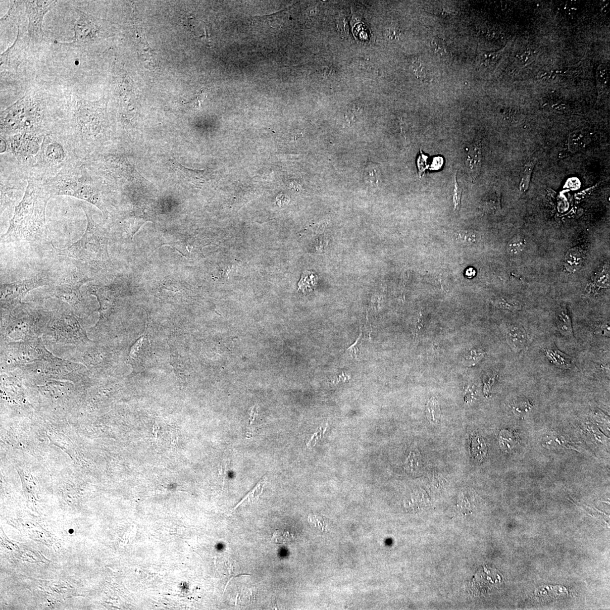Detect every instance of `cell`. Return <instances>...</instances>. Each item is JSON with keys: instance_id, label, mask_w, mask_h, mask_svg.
<instances>
[{"instance_id": "6da1fadb", "label": "cell", "mask_w": 610, "mask_h": 610, "mask_svg": "<svg viewBox=\"0 0 610 610\" xmlns=\"http://www.w3.org/2000/svg\"><path fill=\"white\" fill-rule=\"evenodd\" d=\"M52 197L44 184L28 180L22 201L16 207L3 242L21 241L36 243L47 242L49 232L46 222V208Z\"/></svg>"}, {"instance_id": "7a4b0ae2", "label": "cell", "mask_w": 610, "mask_h": 610, "mask_svg": "<svg viewBox=\"0 0 610 610\" xmlns=\"http://www.w3.org/2000/svg\"><path fill=\"white\" fill-rule=\"evenodd\" d=\"M46 98L39 92L28 93L2 112V136L23 133L41 135L47 121Z\"/></svg>"}, {"instance_id": "3957f363", "label": "cell", "mask_w": 610, "mask_h": 610, "mask_svg": "<svg viewBox=\"0 0 610 610\" xmlns=\"http://www.w3.org/2000/svg\"><path fill=\"white\" fill-rule=\"evenodd\" d=\"M2 313V342L39 338L45 333L54 313L42 307L22 302Z\"/></svg>"}, {"instance_id": "277c9868", "label": "cell", "mask_w": 610, "mask_h": 610, "mask_svg": "<svg viewBox=\"0 0 610 610\" xmlns=\"http://www.w3.org/2000/svg\"><path fill=\"white\" fill-rule=\"evenodd\" d=\"M51 196H69L93 205L104 216L108 214L101 189L86 171L76 165L65 167L44 184Z\"/></svg>"}, {"instance_id": "5b68a950", "label": "cell", "mask_w": 610, "mask_h": 610, "mask_svg": "<svg viewBox=\"0 0 610 610\" xmlns=\"http://www.w3.org/2000/svg\"><path fill=\"white\" fill-rule=\"evenodd\" d=\"M68 104L71 126L79 141L88 147L101 139L107 123L104 103L73 94Z\"/></svg>"}, {"instance_id": "8992f818", "label": "cell", "mask_w": 610, "mask_h": 610, "mask_svg": "<svg viewBox=\"0 0 610 610\" xmlns=\"http://www.w3.org/2000/svg\"><path fill=\"white\" fill-rule=\"evenodd\" d=\"M81 208L87 221L84 234L68 248L59 249L55 247L56 255L71 257L90 265L101 264L109 260L108 231L94 221L91 211L87 205L83 204Z\"/></svg>"}, {"instance_id": "52a82bcc", "label": "cell", "mask_w": 610, "mask_h": 610, "mask_svg": "<svg viewBox=\"0 0 610 610\" xmlns=\"http://www.w3.org/2000/svg\"><path fill=\"white\" fill-rule=\"evenodd\" d=\"M2 344V369L6 372L18 368L22 370L52 354L40 337Z\"/></svg>"}, {"instance_id": "ba28073f", "label": "cell", "mask_w": 610, "mask_h": 610, "mask_svg": "<svg viewBox=\"0 0 610 610\" xmlns=\"http://www.w3.org/2000/svg\"><path fill=\"white\" fill-rule=\"evenodd\" d=\"M57 342L83 346L90 342L82 324L73 310L60 311L54 314L47 328Z\"/></svg>"}, {"instance_id": "9c48e42d", "label": "cell", "mask_w": 610, "mask_h": 610, "mask_svg": "<svg viewBox=\"0 0 610 610\" xmlns=\"http://www.w3.org/2000/svg\"><path fill=\"white\" fill-rule=\"evenodd\" d=\"M91 280L89 276L78 271L61 275L54 279L51 285L52 296L68 303L74 312L79 314L84 308L81 287Z\"/></svg>"}, {"instance_id": "30bf717a", "label": "cell", "mask_w": 610, "mask_h": 610, "mask_svg": "<svg viewBox=\"0 0 610 610\" xmlns=\"http://www.w3.org/2000/svg\"><path fill=\"white\" fill-rule=\"evenodd\" d=\"M54 278L48 275H39L34 278L17 281L1 285V310L10 311L22 303V299L32 290L51 285Z\"/></svg>"}, {"instance_id": "8fae6325", "label": "cell", "mask_w": 610, "mask_h": 610, "mask_svg": "<svg viewBox=\"0 0 610 610\" xmlns=\"http://www.w3.org/2000/svg\"><path fill=\"white\" fill-rule=\"evenodd\" d=\"M68 147L63 139L46 134L42 141L39 161L46 168L63 169L73 165L72 154Z\"/></svg>"}, {"instance_id": "7c38bea8", "label": "cell", "mask_w": 610, "mask_h": 610, "mask_svg": "<svg viewBox=\"0 0 610 610\" xmlns=\"http://www.w3.org/2000/svg\"><path fill=\"white\" fill-rule=\"evenodd\" d=\"M79 18L74 25V36L72 41L61 43L70 46L85 47L93 45L100 36L101 28L98 20L90 14L76 10Z\"/></svg>"}, {"instance_id": "4fadbf2b", "label": "cell", "mask_w": 610, "mask_h": 610, "mask_svg": "<svg viewBox=\"0 0 610 610\" xmlns=\"http://www.w3.org/2000/svg\"><path fill=\"white\" fill-rule=\"evenodd\" d=\"M28 19V36L30 41L39 42L45 40L42 21L46 13L56 6V1H24Z\"/></svg>"}, {"instance_id": "5bb4252c", "label": "cell", "mask_w": 610, "mask_h": 610, "mask_svg": "<svg viewBox=\"0 0 610 610\" xmlns=\"http://www.w3.org/2000/svg\"><path fill=\"white\" fill-rule=\"evenodd\" d=\"M42 136L32 133H19L9 137L13 154L20 163H25L33 159L39 160Z\"/></svg>"}, {"instance_id": "9a60e30c", "label": "cell", "mask_w": 610, "mask_h": 610, "mask_svg": "<svg viewBox=\"0 0 610 610\" xmlns=\"http://www.w3.org/2000/svg\"><path fill=\"white\" fill-rule=\"evenodd\" d=\"M26 41L24 39L20 28L18 27V35L16 41L0 57L2 76L17 72L18 65L20 63L19 60L21 59V52L23 50V45L26 43Z\"/></svg>"}, {"instance_id": "2e32d148", "label": "cell", "mask_w": 610, "mask_h": 610, "mask_svg": "<svg viewBox=\"0 0 610 610\" xmlns=\"http://www.w3.org/2000/svg\"><path fill=\"white\" fill-rule=\"evenodd\" d=\"M480 139L476 138L472 143L466 157V170L473 180L478 177L481 169L482 147Z\"/></svg>"}, {"instance_id": "e0dca14e", "label": "cell", "mask_w": 610, "mask_h": 610, "mask_svg": "<svg viewBox=\"0 0 610 610\" xmlns=\"http://www.w3.org/2000/svg\"><path fill=\"white\" fill-rule=\"evenodd\" d=\"M506 340L508 344L514 351H521L526 345V332L522 327H512L507 332Z\"/></svg>"}, {"instance_id": "ac0fdd59", "label": "cell", "mask_w": 610, "mask_h": 610, "mask_svg": "<svg viewBox=\"0 0 610 610\" xmlns=\"http://www.w3.org/2000/svg\"><path fill=\"white\" fill-rule=\"evenodd\" d=\"M556 323L557 330L562 335L566 337H574L572 320L568 309L562 306L556 314Z\"/></svg>"}, {"instance_id": "d6986e66", "label": "cell", "mask_w": 610, "mask_h": 610, "mask_svg": "<svg viewBox=\"0 0 610 610\" xmlns=\"http://www.w3.org/2000/svg\"><path fill=\"white\" fill-rule=\"evenodd\" d=\"M546 358L552 365L561 369H570L573 366V360L571 357L564 353L558 349L551 347L545 350Z\"/></svg>"}, {"instance_id": "ffe728a7", "label": "cell", "mask_w": 610, "mask_h": 610, "mask_svg": "<svg viewBox=\"0 0 610 610\" xmlns=\"http://www.w3.org/2000/svg\"><path fill=\"white\" fill-rule=\"evenodd\" d=\"M471 452L476 462H483L487 454V447L484 438L476 435L471 440Z\"/></svg>"}, {"instance_id": "44dd1931", "label": "cell", "mask_w": 610, "mask_h": 610, "mask_svg": "<svg viewBox=\"0 0 610 610\" xmlns=\"http://www.w3.org/2000/svg\"><path fill=\"white\" fill-rule=\"evenodd\" d=\"M589 138L588 133L583 130H576L572 132L569 138V148L572 152L583 149L588 144Z\"/></svg>"}, {"instance_id": "7402d4cb", "label": "cell", "mask_w": 610, "mask_h": 610, "mask_svg": "<svg viewBox=\"0 0 610 610\" xmlns=\"http://www.w3.org/2000/svg\"><path fill=\"white\" fill-rule=\"evenodd\" d=\"M583 256L582 252L578 248L571 249L567 252L565 258V264L567 270L575 272L582 265Z\"/></svg>"}, {"instance_id": "603a6c76", "label": "cell", "mask_w": 610, "mask_h": 610, "mask_svg": "<svg viewBox=\"0 0 610 610\" xmlns=\"http://www.w3.org/2000/svg\"><path fill=\"white\" fill-rule=\"evenodd\" d=\"M404 467L409 473L417 474L422 473L423 465L420 452L417 449L411 451L405 461Z\"/></svg>"}, {"instance_id": "cb8c5ba5", "label": "cell", "mask_w": 610, "mask_h": 610, "mask_svg": "<svg viewBox=\"0 0 610 610\" xmlns=\"http://www.w3.org/2000/svg\"><path fill=\"white\" fill-rule=\"evenodd\" d=\"M426 415L428 421L432 425H438L441 422V411L440 404L435 397L429 400L426 409Z\"/></svg>"}, {"instance_id": "d4e9b609", "label": "cell", "mask_w": 610, "mask_h": 610, "mask_svg": "<svg viewBox=\"0 0 610 610\" xmlns=\"http://www.w3.org/2000/svg\"><path fill=\"white\" fill-rule=\"evenodd\" d=\"M455 240L458 244L471 246L476 244L480 239L479 233L471 230H462L455 233Z\"/></svg>"}, {"instance_id": "484cf974", "label": "cell", "mask_w": 610, "mask_h": 610, "mask_svg": "<svg viewBox=\"0 0 610 610\" xmlns=\"http://www.w3.org/2000/svg\"><path fill=\"white\" fill-rule=\"evenodd\" d=\"M499 440L500 446L504 451H511L518 445V437L511 431L502 430L499 433Z\"/></svg>"}, {"instance_id": "4316f807", "label": "cell", "mask_w": 610, "mask_h": 610, "mask_svg": "<svg viewBox=\"0 0 610 610\" xmlns=\"http://www.w3.org/2000/svg\"><path fill=\"white\" fill-rule=\"evenodd\" d=\"M526 245V241L523 237L521 235L514 236L508 243L507 246L508 254L512 256L521 255L525 249Z\"/></svg>"}, {"instance_id": "83f0119b", "label": "cell", "mask_w": 610, "mask_h": 610, "mask_svg": "<svg viewBox=\"0 0 610 610\" xmlns=\"http://www.w3.org/2000/svg\"><path fill=\"white\" fill-rule=\"evenodd\" d=\"M267 480H268V478H267L266 476V477L260 481L258 484H257L256 487L251 491V492L247 494L246 496L243 498L239 503H238L235 508H234V510H236L238 507L241 506V505H245L251 503L256 501V500L259 497L260 495L262 493V491H263L264 485L266 483Z\"/></svg>"}, {"instance_id": "f1b7e54d", "label": "cell", "mask_w": 610, "mask_h": 610, "mask_svg": "<svg viewBox=\"0 0 610 610\" xmlns=\"http://www.w3.org/2000/svg\"><path fill=\"white\" fill-rule=\"evenodd\" d=\"M514 414L521 416L526 414L533 407L532 403L526 397L519 398L510 404Z\"/></svg>"}, {"instance_id": "f546056e", "label": "cell", "mask_w": 610, "mask_h": 610, "mask_svg": "<svg viewBox=\"0 0 610 610\" xmlns=\"http://www.w3.org/2000/svg\"><path fill=\"white\" fill-rule=\"evenodd\" d=\"M411 66L413 73L416 74L418 79L425 80V82L428 80V71L425 66L417 57H413L411 59Z\"/></svg>"}, {"instance_id": "4dcf8cb0", "label": "cell", "mask_w": 610, "mask_h": 610, "mask_svg": "<svg viewBox=\"0 0 610 610\" xmlns=\"http://www.w3.org/2000/svg\"><path fill=\"white\" fill-rule=\"evenodd\" d=\"M535 162L533 161L530 162L526 165L520 183V190L521 192H527L529 187H530L532 175L534 168H535Z\"/></svg>"}, {"instance_id": "1f68e13d", "label": "cell", "mask_w": 610, "mask_h": 610, "mask_svg": "<svg viewBox=\"0 0 610 610\" xmlns=\"http://www.w3.org/2000/svg\"><path fill=\"white\" fill-rule=\"evenodd\" d=\"M485 354V352L481 349H472L465 354L463 364L468 366H473L478 363Z\"/></svg>"}, {"instance_id": "d6a6232c", "label": "cell", "mask_w": 610, "mask_h": 610, "mask_svg": "<svg viewBox=\"0 0 610 610\" xmlns=\"http://www.w3.org/2000/svg\"><path fill=\"white\" fill-rule=\"evenodd\" d=\"M494 306L498 309L507 310V311L514 312L520 311L522 309V305L517 302L508 301L503 298H499L495 300L494 302Z\"/></svg>"}, {"instance_id": "836d02e7", "label": "cell", "mask_w": 610, "mask_h": 610, "mask_svg": "<svg viewBox=\"0 0 610 610\" xmlns=\"http://www.w3.org/2000/svg\"><path fill=\"white\" fill-rule=\"evenodd\" d=\"M365 177L367 182L371 185H378L379 182L380 172L375 166H369L366 169Z\"/></svg>"}, {"instance_id": "e575fe53", "label": "cell", "mask_w": 610, "mask_h": 610, "mask_svg": "<svg viewBox=\"0 0 610 610\" xmlns=\"http://www.w3.org/2000/svg\"><path fill=\"white\" fill-rule=\"evenodd\" d=\"M431 46L432 50L438 55L444 56L447 53L446 43L442 38L433 37L431 41Z\"/></svg>"}, {"instance_id": "d590c367", "label": "cell", "mask_w": 610, "mask_h": 610, "mask_svg": "<svg viewBox=\"0 0 610 610\" xmlns=\"http://www.w3.org/2000/svg\"><path fill=\"white\" fill-rule=\"evenodd\" d=\"M292 540V536L287 531L276 530L271 537V540L276 544H285Z\"/></svg>"}, {"instance_id": "8d00e7d4", "label": "cell", "mask_w": 610, "mask_h": 610, "mask_svg": "<svg viewBox=\"0 0 610 610\" xmlns=\"http://www.w3.org/2000/svg\"><path fill=\"white\" fill-rule=\"evenodd\" d=\"M595 283L600 288H607L609 286V270L607 269H603L598 274L596 279H595Z\"/></svg>"}, {"instance_id": "74e56055", "label": "cell", "mask_w": 610, "mask_h": 610, "mask_svg": "<svg viewBox=\"0 0 610 610\" xmlns=\"http://www.w3.org/2000/svg\"><path fill=\"white\" fill-rule=\"evenodd\" d=\"M459 504L461 508L470 509L473 506V495L469 492H464L460 497Z\"/></svg>"}, {"instance_id": "f35d334b", "label": "cell", "mask_w": 610, "mask_h": 610, "mask_svg": "<svg viewBox=\"0 0 610 610\" xmlns=\"http://www.w3.org/2000/svg\"><path fill=\"white\" fill-rule=\"evenodd\" d=\"M362 334V332L361 331L360 335L359 337V338H357V340H356V341L353 344H352L351 346H350L349 347V348L347 349L346 350V351L347 352H348V353L352 357V358H353L357 360H360V358L361 353H360L359 345V342L361 340Z\"/></svg>"}, {"instance_id": "ab89813d", "label": "cell", "mask_w": 610, "mask_h": 610, "mask_svg": "<svg viewBox=\"0 0 610 610\" xmlns=\"http://www.w3.org/2000/svg\"><path fill=\"white\" fill-rule=\"evenodd\" d=\"M497 375L495 374H488L484 376L483 379L484 387V393L485 395H489L491 388L495 382Z\"/></svg>"}, {"instance_id": "60d3db41", "label": "cell", "mask_w": 610, "mask_h": 610, "mask_svg": "<svg viewBox=\"0 0 610 610\" xmlns=\"http://www.w3.org/2000/svg\"><path fill=\"white\" fill-rule=\"evenodd\" d=\"M326 431V428L325 429V430H323L322 427L320 428V429H319V430L316 433H314L311 438V440H310L308 443V447L309 448H312L315 446L316 443L319 440V439H321V438L322 437V435H324V433H325Z\"/></svg>"}, {"instance_id": "b9f144b4", "label": "cell", "mask_w": 610, "mask_h": 610, "mask_svg": "<svg viewBox=\"0 0 610 610\" xmlns=\"http://www.w3.org/2000/svg\"><path fill=\"white\" fill-rule=\"evenodd\" d=\"M538 78L544 82H550L555 79L556 76L549 71L543 70L538 73Z\"/></svg>"}, {"instance_id": "7bdbcfd3", "label": "cell", "mask_w": 610, "mask_h": 610, "mask_svg": "<svg viewBox=\"0 0 610 610\" xmlns=\"http://www.w3.org/2000/svg\"><path fill=\"white\" fill-rule=\"evenodd\" d=\"M462 194V189L460 188L459 183L457 182L456 176H455V184L454 190V201L455 203V207H458L460 206L461 197Z\"/></svg>"}, {"instance_id": "ee69618b", "label": "cell", "mask_w": 610, "mask_h": 610, "mask_svg": "<svg viewBox=\"0 0 610 610\" xmlns=\"http://www.w3.org/2000/svg\"><path fill=\"white\" fill-rule=\"evenodd\" d=\"M597 78L600 82L604 83L608 78L607 70L604 66L600 65L597 71Z\"/></svg>"}, {"instance_id": "f6af8a7d", "label": "cell", "mask_w": 610, "mask_h": 610, "mask_svg": "<svg viewBox=\"0 0 610 610\" xmlns=\"http://www.w3.org/2000/svg\"><path fill=\"white\" fill-rule=\"evenodd\" d=\"M387 36L389 40H394L398 39L400 32L398 28H390L387 32Z\"/></svg>"}, {"instance_id": "bcb514c9", "label": "cell", "mask_w": 610, "mask_h": 610, "mask_svg": "<svg viewBox=\"0 0 610 610\" xmlns=\"http://www.w3.org/2000/svg\"><path fill=\"white\" fill-rule=\"evenodd\" d=\"M476 391L473 387H471L466 390L465 395L466 402L470 403L475 398Z\"/></svg>"}, {"instance_id": "7dc6e473", "label": "cell", "mask_w": 610, "mask_h": 610, "mask_svg": "<svg viewBox=\"0 0 610 610\" xmlns=\"http://www.w3.org/2000/svg\"><path fill=\"white\" fill-rule=\"evenodd\" d=\"M531 56L530 52H524L521 55L518 56V59L522 64H526L528 61Z\"/></svg>"}, {"instance_id": "c3c4849f", "label": "cell", "mask_w": 610, "mask_h": 610, "mask_svg": "<svg viewBox=\"0 0 610 610\" xmlns=\"http://www.w3.org/2000/svg\"><path fill=\"white\" fill-rule=\"evenodd\" d=\"M423 327V319L422 317L419 318L418 319L417 324H416V335H416V338H415V341H417L418 335L419 334V332H420Z\"/></svg>"}, {"instance_id": "681fc988", "label": "cell", "mask_w": 610, "mask_h": 610, "mask_svg": "<svg viewBox=\"0 0 610 610\" xmlns=\"http://www.w3.org/2000/svg\"><path fill=\"white\" fill-rule=\"evenodd\" d=\"M607 7H608V6H606V7H603V10H602V12H603V13H607L608 12V10H607L608 8H607Z\"/></svg>"}]
</instances>
